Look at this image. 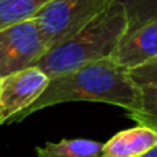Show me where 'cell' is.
Here are the masks:
<instances>
[{"instance_id": "6da1fadb", "label": "cell", "mask_w": 157, "mask_h": 157, "mask_svg": "<svg viewBox=\"0 0 157 157\" xmlns=\"http://www.w3.org/2000/svg\"><path fill=\"white\" fill-rule=\"evenodd\" d=\"M77 101L109 103L127 112L141 106L139 88L128 76V71L109 57L51 77L40 97L6 124L22 121L44 108Z\"/></svg>"}, {"instance_id": "7a4b0ae2", "label": "cell", "mask_w": 157, "mask_h": 157, "mask_svg": "<svg viewBox=\"0 0 157 157\" xmlns=\"http://www.w3.org/2000/svg\"><path fill=\"white\" fill-rule=\"evenodd\" d=\"M127 29V18L119 3L109 2L80 30L50 47L33 66L51 78L95 61L109 58Z\"/></svg>"}, {"instance_id": "3957f363", "label": "cell", "mask_w": 157, "mask_h": 157, "mask_svg": "<svg viewBox=\"0 0 157 157\" xmlns=\"http://www.w3.org/2000/svg\"><path fill=\"white\" fill-rule=\"evenodd\" d=\"M108 3V0H50L33 17L47 50L80 30Z\"/></svg>"}, {"instance_id": "277c9868", "label": "cell", "mask_w": 157, "mask_h": 157, "mask_svg": "<svg viewBox=\"0 0 157 157\" xmlns=\"http://www.w3.org/2000/svg\"><path fill=\"white\" fill-rule=\"evenodd\" d=\"M47 51L35 19L0 29V78L33 66Z\"/></svg>"}, {"instance_id": "5b68a950", "label": "cell", "mask_w": 157, "mask_h": 157, "mask_svg": "<svg viewBox=\"0 0 157 157\" xmlns=\"http://www.w3.org/2000/svg\"><path fill=\"white\" fill-rule=\"evenodd\" d=\"M50 78L36 66L0 78V125L30 106L47 87Z\"/></svg>"}, {"instance_id": "8992f818", "label": "cell", "mask_w": 157, "mask_h": 157, "mask_svg": "<svg viewBox=\"0 0 157 157\" xmlns=\"http://www.w3.org/2000/svg\"><path fill=\"white\" fill-rule=\"evenodd\" d=\"M157 57V21L149 22L132 32H125L110 58L128 71Z\"/></svg>"}, {"instance_id": "52a82bcc", "label": "cell", "mask_w": 157, "mask_h": 157, "mask_svg": "<svg viewBox=\"0 0 157 157\" xmlns=\"http://www.w3.org/2000/svg\"><path fill=\"white\" fill-rule=\"evenodd\" d=\"M157 145V131L138 124L103 144V157H142Z\"/></svg>"}, {"instance_id": "ba28073f", "label": "cell", "mask_w": 157, "mask_h": 157, "mask_svg": "<svg viewBox=\"0 0 157 157\" xmlns=\"http://www.w3.org/2000/svg\"><path fill=\"white\" fill-rule=\"evenodd\" d=\"M37 157H103V144L90 139H62L36 149Z\"/></svg>"}, {"instance_id": "9c48e42d", "label": "cell", "mask_w": 157, "mask_h": 157, "mask_svg": "<svg viewBox=\"0 0 157 157\" xmlns=\"http://www.w3.org/2000/svg\"><path fill=\"white\" fill-rule=\"evenodd\" d=\"M50 0H0V29L32 19Z\"/></svg>"}, {"instance_id": "30bf717a", "label": "cell", "mask_w": 157, "mask_h": 157, "mask_svg": "<svg viewBox=\"0 0 157 157\" xmlns=\"http://www.w3.org/2000/svg\"><path fill=\"white\" fill-rule=\"evenodd\" d=\"M119 3L127 18L125 32H132L149 22L157 21V0H108Z\"/></svg>"}, {"instance_id": "8fae6325", "label": "cell", "mask_w": 157, "mask_h": 157, "mask_svg": "<svg viewBox=\"0 0 157 157\" xmlns=\"http://www.w3.org/2000/svg\"><path fill=\"white\" fill-rule=\"evenodd\" d=\"M139 88L141 106L136 110L127 112L128 117L136 124H142L157 131V87L142 86Z\"/></svg>"}, {"instance_id": "7c38bea8", "label": "cell", "mask_w": 157, "mask_h": 157, "mask_svg": "<svg viewBox=\"0 0 157 157\" xmlns=\"http://www.w3.org/2000/svg\"><path fill=\"white\" fill-rule=\"evenodd\" d=\"M128 76L136 87L155 86L157 87V57L149 62L139 65L136 68L128 69Z\"/></svg>"}, {"instance_id": "4fadbf2b", "label": "cell", "mask_w": 157, "mask_h": 157, "mask_svg": "<svg viewBox=\"0 0 157 157\" xmlns=\"http://www.w3.org/2000/svg\"><path fill=\"white\" fill-rule=\"evenodd\" d=\"M142 157H157V145L153 147V149H150L147 153H145Z\"/></svg>"}]
</instances>
